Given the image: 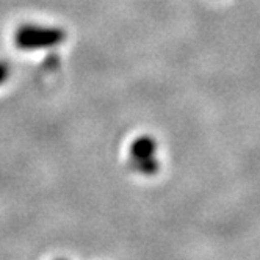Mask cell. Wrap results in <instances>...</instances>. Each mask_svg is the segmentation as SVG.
Segmentation results:
<instances>
[{
	"label": "cell",
	"instance_id": "2",
	"mask_svg": "<svg viewBox=\"0 0 260 260\" xmlns=\"http://www.w3.org/2000/svg\"><path fill=\"white\" fill-rule=\"evenodd\" d=\"M132 168L141 174L151 176L158 171V161L154 157H146V158H134Z\"/></svg>",
	"mask_w": 260,
	"mask_h": 260
},
{
	"label": "cell",
	"instance_id": "1",
	"mask_svg": "<svg viewBox=\"0 0 260 260\" xmlns=\"http://www.w3.org/2000/svg\"><path fill=\"white\" fill-rule=\"evenodd\" d=\"M155 141L151 140L149 137H143L138 138L134 146H132V155L134 158H146V157H152L155 154Z\"/></svg>",
	"mask_w": 260,
	"mask_h": 260
}]
</instances>
